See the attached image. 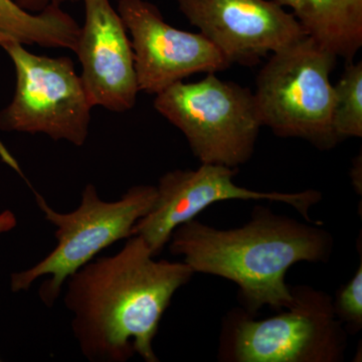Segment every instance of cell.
I'll return each instance as SVG.
<instances>
[{
    "label": "cell",
    "mask_w": 362,
    "mask_h": 362,
    "mask_svg": "<svg viewBox=\"0 0 362 362\" xmlns=\"http://www.w3.org/2000/svg\"><path fill=\"white\" fill-rule=\"evenodd\" d=\"M154 109L187 138L202 163L238 168L254 154L261 118L249 88L207 74L156 95Z\"/></svg>",
    "instance_id": "obj_6"
},
{
    "label": "cell",
    "mask_w": 362,
    "mask_h": 362,
    "mask_svg": "<svg viewBox=\"0 0 362 362\" xmlns=\"http://www.w3.org/2000/svg\"><path fill=\"white\" fill-rule=\"evenodd\" d=\"M117 11L132 37L139 92L156 96L194 74L232 66L201 33L168 25L158 7L147 0H119Z\"/></svg>",
    "instance_id": "obj_9"
},
{
    "label": "cell",
    "mask_w": 362,
    "mask_h": 362,
    "mask_svg": "<svg viewBox=\"0 0 362 362\" xmlns=\"http://www.w3.org/2000/svg\"><path fill=\"white\" fill-rule=\"evenodd\" d=\"M180 13L230 65H258L307 37L294 14L275 0H176Z\"/></svg>",
    "instance_id": "obj_10"
},
{
    "label": "cell",
    "mask_w": 362,
    "mask_h": 362,
    "mask_svg": "<svg viewBox=\"0 0 362 362\" xmlns=\"http://www.w3.org/2000/svg\"><path fill=\"white\" fill-rule=\"evenodd\" d=\"M293 11L312 39L337 58L354 61L362 47V0H275Z\"/></svg>",
    "instance_id": "obj_12"
},
{
    "label": "cell",
    "mask_w": 362,
    "mask_h": 362,
    "mask_svg": "<svg viewBox=\"0 0 362 362\" xmlns=\"http://www.w3.org/2000/svg\"><path fill=\"white\" fill-rule=\"evenodd\" d=\"M0 47L16 71V90L11 103L0 111V130L44 134L83 146L94 107L71 58L40 56L18 42Z\"/></svg>",
    "instance_id": "obj_7"
},
{
    "label": "cell",
    "mask_w": 362,
    "mask_h": 362,
    "mask_svg": "<svg viewBox=\"0 0 362 362\" xmlns=\"http://www.w3.org/2000/svg\"><path fill=\"white\" fill-rule=\"evenodd\" d=\"M238 168L202 163L195 170L169 171L159 180L156 202L151 211L133 228L154 257L168 244L173 230L194 220L197 214L218 202L268 201L282 202L296 209L307 223H313L310 209L322 199L315 189L299 192H258L233 182Z\"/></svg>",
    "instance_id": "obj_8"
},
{
    "label": "cell",
    "mask_w": 362,
    "mask_h": 362,
    "mask_svg": "<svg viewBox=\"0 0 362 362\" xmlns=\"http://www.w3.org/2000/svg\"><path fill=\"white\" fill-rule=\"evenodd\" d=\"M132 235L114 256L93 259L66 281L64 302L83 356L92 362H125L138 354L158 362L153 340L177 290L194 272L185 262L156 261Z\"/></svg>",
    "instance_id": "obj_1"
},
{
    "label": "cell",
    "mask_w": 362,
    "mask_h": 362,
    "mask_svg": "<svg viewBox=\"0 0 362 362\" xmlns=\"http://www.w3.org/2000/svg\"><path fill=\"white\" fill-rule=\"evenodd\" d=\"M334 90L332 127L338 142L362 136V62H349Z\"/></svg>",
    "instance_id": "obj_14"
},
{
    "label": "cell",
    "mask_w": 362,
    "mask_h": 362,
    "mask_svg": "<svg viewBox=\"0 0 362 362\" xmlns=\"http://www.w3.org/2000/svg\"><path fill=\"white\" fill-rule=\"evenodd\" d=\"M81 25L62 8L47 7L28 13L14 0H0V47L7 42L66 49L75 52Z\"/></svg>",
    "instance_id": "obj_13"
},
{
    "label": "cell",
    "mask_w": 362,
    "mask_h": 362,
    "mask_svg": "<svg viewBox=\"0 0 362 362\" xmlns=\"http://www.w3.org/2000/svg\"><path fill=\"white\" fill-rule=\"evenodd\" d=\"M309 223L257 206L240 228L223 230L190 220L173 230L168 245L194 273L235 283L245 310L256 315L265 306L281 311L294 303L291 286L286 283L293 265L329 259L332 235L322 223Z\"/></svg>",
    "instance_id": "obj_2"
},
{
    "label": "cell",
    "mask_w": 362,
    "mask_h": 362,
    "mask_svg": "<svg viewBox=\"0 0 362 362\" xmlns=\"http://www.w3.org/2000/svg\"><path fill=\"white\" fill-rule=\"evenodd\" d=\"M14 1L28 13H37L49 6H62L66 2H78V0H14Z\"/></svg>",
    "instance_id": "obj_16"
},
{
    "label": "cell",
    "mask_w": 362,
    "mask_h": 362,
    "mask_svg": "<svg viewBox=\"0 0 362 362\" xmlns=\"http://www.w3.org/2000/svg\"><path fill=\"white\" fill-rule=\"evenodd\" d=\"M156 195L153 185H136L118 201L105 202L96 187L89 183L78 209L64 214L35 194L45 220L56 226L58 244L32 268L11 275V291H26L37 279L47 277L40 286L39 296L47 307L54 306L71 274L114 243L132 237L133 228L151 211Z\"/></svg>",
    "instance_id": "obj_4"
},
{
    "label": "cell",
    "mask_w": 362,
    "mask_h": 362,
    "mask_svg": "<svg viewBox=\"0 0 362 362\" xmlns=\"http://www.w3.org/2000/svg\"><path fill=\"white\" fill-rule=\"evenodd\" d=\"M335 314L349 332L356 333L362 327V259L354 277L340 288L333 299Z\"/></svg>",
    "instance_id": "obj_15"
},
{
    "label": "cell",
    "mask_w": 362,
    "mask_h": 362,
    "mask_svg": "<svg viewBox=\"0 0 362 362\" xmlns=\"http://www.w3.org/2000/svg\"><path fill=\"white\" fill-rule=\"evenodd\" d=\"M337 63V57L309 35L273 52L259 71L254 93L263 126L280 137L334 148L339 142L332 127L330 75Z\"/></svg>",
    "instance_id": "obj_5"
},
{
    "label": "cell",
    "mask_w": 362,
    "mask_h": 362,
    "mask_svg": "<svg viewBox=\"0 0 362 362\" xmlns=\"http://www.w3.org/2000/svg\"><path fill=\"white\" fill-rule=\"evenodd\" d=\"M294 303L276 316L256 320L245 309L223 319L218 359L230 362H340L347 330L333 298L310 286H291Z\"/></svg>",
    "instance_id": "obj_3"
},
{
    "label": "cell",
    "mask_w": 362,
    "mask_h": 362,
    "mask_svg": "<svg viewBox=\"0 0 362 362\" xmlns=\"http://www.w3.org/2000/svg\"><path fill=\"white\" fill-rule=\"evenodd\" d=\"M361 156H357L354 162L351 170H350V176H351L352 183L357 190V192L361 194V180L358 178V175H361Z\"/></svg>",
    "instance_id": "obj_17"
},
{
    "label": "cell",
    "mask_w": 362,
    "mask_h": 362,
    "mask_svg": "<svg viewBox=\"0 0 362 362\" xmlns=\"http://www.w3.org/2000/svg\"><path fill=\"white\" fill-rule=\"evenodd\" d=\"M77 54L80 77L93 107L123 113L134 108L139 88L127 28L110 0H83Z\"/></svg>",
    "instance_id": "obj_11"
}]
</instances>
